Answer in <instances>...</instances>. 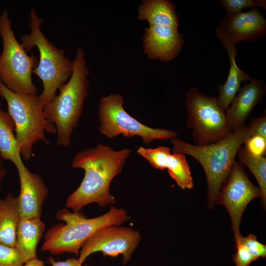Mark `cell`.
I'll return each instance as SVG.
<instances>
[{
    "mask_svg": "<svg viewBox=\"0 0 266 266\" xmlns=\"http://www.w3.org/2000/svg\"><path fill=\"white\" fill-rule=\"evenodd\" d=\"M131 153L127 148L115 150L101 143L77 152L71 166L83 169L85 174L79 186L67 197L66 207L79 212L92 203L101 207L115 203L116 200L110 193V185L114 177L122 172Z\"/></svg>",
    "mask_w": 266,
    "mask_h": 266,
    "instance_id": "6da1fadb",
    "label": "cell"
},
{
    "mask_svg": "<svg viewBox=\"0 0 266 266\" xmlns=\"http://www.w3.org/2000/svg\"><path fill=\"white\" fill-rule=\"evenodd\" d=\"M251 135V128L244 125L225 138L206 145L189 143L177 137L170 139L172 153L189 155L202 166L207 180V202L210 209L215 205L222 184L236 161L238 149Z\"/></svg>",
    "mask_w": 266,
    "mask_h": 266,
    "instance_id": "7a4b0ae2",
    "label": "cell"
},
{
    "mask_svg": "<svg viewBox=\"0 0 266 266\" xmlns=\"http://www.w3.org/2000/svg\"><path fill=\"white\" fill-rule=\"evenodd\" d=\"M72 64L70 77L59 89V94L43 109L45 117L56 128L57 144L63 147L70 144L71 136L83 113L90 86L88 78L90 72L82 48H77Z\"/></svg>",
    "mask_w": 266,
    "mask_h": 266,
    "instance_id": "3957f363",
    "label": "cell"
},
{
    "mask_svg": "<svg viewBox=\"0 0 266 266\" xmlns=\"http://www.w3.org/2000/svg\"><path fill=\"white\" fill-rule=\"evenodd\" d=\"M56 217L64 223L56 224L46 231L41 251L54 255L68 252L77 256L84 243L97 231L107 226L120 225L131 219L124 208L113 205L106 213L92 218L67 208L59 210Z\"/></svg>",
    "mask_w": 266,
    "mask_h": 266,
    "instance_id": "277c9868",
    "label": "cell"
},
{
    "mask_svg": "<svg viewBox=\"0 0 266 266\" xmlns=\"http://www.w3.org/2000/svg\"><path fill=\"white\" fill-rule=\"evenodd\" d=\"M29 19L31 32L21 36V44L27 52L35 47L38 50V63L33 73L42 81L43 90L39 96L44 107L70 77L72 61L63 49L53 44L44 34L41 30L42 19L33 8L30 10Z\"/></svg>",
    "mask_w": 266,
    "mask_h": 266,
    "instance_id": "5b68a950",
    "label": "cell"
},
{
    "mask_svg": "<svg viewBox=\"0 0 266 266\" xmlns=\"http://www.w3.org/2000/svg\"><path fill=\"white\" fill-rule=\"evenodd\" d=\"M0 96L5 100L8 113L14 122L21 157L29 161L34 156V145L39 141L49 145L45 133H56V128L45 117L39 95L15 93L0 80Z\"/></svg>",
    "mask_w": 266,
    "mask_h": 266,
    "instance_id": "8992f818",
    "label": "cell"
},
{
    "mask_svg": "<svg viewBox=\"0 0 266 266\" xmlns=\"http://www.w3.org/2000/svg\"><path fill=\"white\" fill-rule=\"evenodd\" d=\"M0 35L2 42L0 80L15 93L36 95L37 88L33 82L32 75L38 59L34 55H28L16 39L6 9L0 15Z\"/></svg>",
    "mask_w": 266,
    "mask_h": 266,
    "instance_id": "52a82bcc",
    "label": "cell"
},
{
    "mask_svg": "<svg viewBox=\"0 0 266 266\" xmlns=\"http://www.w3.org/2000/svg\"><path fill=\"white\" fill-rule=\"evenodd\" d=\"M187 127L192 130L197 145H206L220 140L232 133L226 111L219 105L217 97L208 96L193 87L186 93Z\"/></svg>",
    "mask_w": 266,
    "mask_h": 266,
    "instance_id": "ba28073f",
    "label": "cell"
},
{
    "mask_svg": "<svg viewBox=\"0 0 266 266\" xmlns=\"http://www.w3.org/2000/svg\"><path fill=\"white\" fill-rule=\"evenodd\" d=\"M124 100L119 93H112L100 98L98 116L99 131L108 138L120 134L126 137L139 136L145 144L155 139H168L177 137V132L148 127L129 114L124 108Z\"/></svg>",
    "mask_w": 266,
    "mask_h": 266,
    "instance_id": "9c48e42d",
    "label": "cell"
},
{
    "mask_svg": "<svg viewBox=\"0 0 266 266\" xmlns=\"http://www.w3.org/2000/svg\"><path fill=\"white\" fill-rule=\"evenodd\" d=\"M260 197L259 188L250 181L244 166L236 160L222 184L215 202V204L223 205L229 214L235 242L242 235L240 224L246 206L253 199Z\"/></svg>",
    "mask_w": 266,
    "mask_h": 266,
    "instance_id": "30bf717a",
    "label": "cell"
},
{
    "mask_svg": "<svg viewBox=\"0 0 266 266\" xmlns=\"http://www.w3.org/2000/svg\"><path fill=\"white\" fill-rule=\"evenodd\" d=\"M141 240L140 233L131 228L119 225L104 227L97 231L82 246L77 258L83 264L92 254L101 252L104 256H123L126 264Z\"/></svg>",
    "mask_w": 266,
    "mask_h": 266,
    "instance_id": "8fae6325",
    "label": "cell"
},
{
    "mask_svg": "<svg viewBox=\"0 0 266 266\" xmlns=\"http://www.w3.org/2000/svg\"><path fill=\"white\" fill-rule=\"evenodd\" d=\"M15 166L18 170L20 183V192L17 197L20 217L41 218L42 205L47 197L48 189L41 177L30 172L22 160Z\"/></svg>",
    "mask_w": 266,
    "mask_h": 266,
    "instance_id": "7c38bea8",
    "label": "cell"
},
{
    "mask_svg": "<svg viewBox=\"0 0 266 266\" xmlns=\"http://www.w3.org/2000/svg\"><path fill=\"white\" fill-rule=\"evenodd\" d=\"M144 53L151 60L167 62L175 58L184 44L178 28L168 26H149L142 38Z\"/></svg>",
    "mask_w": 266,
    "mask_h": 266,
    "instance_id": "4fadbf2b",
    "label": "cell"
},
{
    "mask_svg": "<svg viewBox=\"0 0 266 266\" xmlns=\"http://www.w3.org/2000/svg\"><path fill=\"white\" fill-rule=\"evenodd\" d=\"M137 152L154 168L167 169L170 176L182 189H191L194 187L185 155L171 153L169 147L163 146L155 148L140 147Z\"/></svg>",
    "mask_w": 266,
    "mask_h": 266,
    "instance_id": "5bb4252c",
    "label": "cell"
},
{
    "mask_svg": "<svg viewBox=\"0 0 266 266\" xmlns=\"http://www.w3.org/2000/svg\"><path fill=\"white\" fill-rule=\"evenodd\" d=\"M266 90L264 81L252 78L240 88L229 108L226 117L231 130L235 131L245 125L254 108L261 102Z\"/></svg>",
    "mask_w": 266,
    "mask_h": 266,
    "instance_id": "9a60e30c",
    "label": "cell"
},
{
    "mask_svg": "<svg viewBox=\"0 0 266 266\" xmlns=\"http://www.w3.org/2000/svg\"><path fill=\"white\" fill-rule=\"evenodd\" d=\"M219 27L230 34L235 44L241 41H250L264 35L266 32V20L255 7L246 12L226 15L221 20Z\"/></svg>",
    "mask_w": 266,
    "mask_h": 266,
    "instance_id": "2e32d148",
    "label": "cell"
},
{
    "mask_svg": "<svg viewBox=\"0 0 266 266\" xmlns=\"http://www.w3.org/2000/svg\"><path fill=\"white\" fill-rule=\"evenodd\" d=\"M215 33L225 48L230 60V69L227 79L223 84L218 86L217 97L220 107L226 111L236 96L242 82L250 81L252 77L242 71L237 66L236 61V48L230 34L223 29L218 27Z\"/></svg>",
    "mask_w": 266,
    "mask_h": 266,
    "instance_id": "e0dca14e",
    "label": "cell"
},
{
    "mask_svg": "<svg viewBox=\"0 0 266 266\" xmlns=\"http://www.w3.org/2000/svg\"><path fill=\"white\" fill-rule=\"evenodd\" d=\"M45 230V224L41 218H20L15 248L24 263L37 258L36 247Z\"/></svg>",
    "mask_w": 266,
    "mask_h": 266,
    "instance_id": "ac0fdd59",
    "label": "cell"
},
{
    "mask_svg": "<svg viewBox=\"0 0 266 266\" xmlns=\"http://www.w3.org/2000/svg\"><path fill=\"white\" fill-rule=\"evenodd\" d=\"M175 8L168 0H144L138 8L137 19L147 21L149 26L178 28L179 19Z\"/></svg>",
    "mask_w": 266,
    "mask_h": 266,
    "instance_id": "d6986e66",
    "label": "cell"
},
{
    "mask_svg": "<svg viewBox=\"0 0 266 266\" xmlns=\"http://www.w3.org/2000/svg\"><path fill=\"white\" fill-rule=\"evenodd\" d=\"M20 215L17 197L9 193L0 200V244L15 247Z\"/></svg>",
    "mask_w": 266,
    "mask_h": 266,
    "instance_id": "ffe728a7",
    "label": "cell"
},
{
    "mask_svg": "<svg viewBox=\"0 0 266 266\" xmlns=\"http://www.w3.org/2000/svg\"><path fill=\"white\" fill-rule=\"evenodd\" d=\"M15 129L13 119L8 112L1 109L0 102V156L3 160L10 161L14 165L22 160L14 133Z\"/></svg>",
    "mask_w": 266,
    "mask_h": 266,
    "instance_id": "44dd1931",
    "label": "cell"
},
{
    "mask_svg": "<svg viewBox=\"0 0 266 266\" xmlns=\"http://www.w3.org/2000/svg\"><path fill=\"white\" fill-rule=\"evenodd\" d=\"M236 156L244 166L248 167L256 178L261 193V205L266 207V158L256 156L249 153L244 147L238 149Z\"/></svg>",
    "mask_w": 266,
    "mask_h": 266,
    "instance_id": "7402d4cb",
    "label": "cell"
},
{
    "mask_svg": "<svg viewBox=\"0 0 266 266\" xmlns=\"http://www.w3.org/2000/svg\"><path fill=\"white\" fill-rule=\"evenodd\" d=\"M220 2L227 11V15L232 16L241 12L245 8L259 6L266 9V0H221Z\"/></svg>",
    "mask_w": 266,
    "mask_h": 266,
    "instance_id": "603a6c76",
    "label": "cell"
},
{
    "mask_svg": "<svg viewBox=\"0 0 266 266\" xmlns=\"http://www.w3.org/2000/svg\"><path fill=\"white\" fill-rule=\"evenodd\" d=\"M235 243V244L238 243L243 244L257 260L266 257V245L259 242L253 234L245 237L241 235Z\"/></svg>",
    "mask_w": 266,
    "mask_h": 266,
    "instance_id": "cb8c5ba5",
    "label": "cell"
},
{
    "mask_svg": "<svg viewBox=\"0 0 266 266\" xmlns=\"http://www.w3.org/2000/svg\"><path fill=\"white\" fill-rule=\"evenodd\" d=\"M24 262L15 247L0 244V266H22Z\"/></svg>",
    "mask_w": 266,
    "mask_h": 266,
    "instance_id": "d4e9b609",
    "label": "cell"
},
{
    "mask_svg": "<svg viewBox=\"0 0 266 266\" xmlns=\"http://www.w3.org/2000/svg\"><path fill=\"white\" fill-rule=\"evenodd\" d=\"M244 148L249 153L256 156H266V138L258 135H251L244 142Z\"/></svg>",
    "mask_w": 266,
    "mask_h": 266,
    "instance_id": "484cf974",
    "label": "cell"
},
{
    "mask_svg": "<svg viewBox=\"0 0 266 266\" xmlns=\"http://www.w3.org/2000/svg\"><path fill=\"white\" fill-rule=\"evenodd\" d=\"M235 248L236 252L232 257L235 266H249L257 260L243 244L238 243L235 244Z\"/></svg>",
    "mask_w": 266,
    "mask_h": 266,
    "instance_id": "4316f807",
    "label": "cell"
},
{
    "mask_svg": "<svg viewBox=\"0 0 266 266\" xmlns=\"http://www.w3.org/2000/svg\"><path fill=\"white\" fill-rule=\"evenodd\" d=\"M253 132V134L258 135L266 138V116L254 118L248 125Z\"/></svg>",
    "mask_w": 266,
    "mask_h": 266,
    "instance_id": "83f0119b",
    "label": "cell"
},
{
    "mask_svg": "<svg viewBox=\"0 0 266 266\" xmlns=\"http://www.w3.org/2000/svg\"><path fill=\"white\" fill-rule=\"evenodd\" d=\"M48 262L51 266H91L80 264L78 259L74 257L68 258L65 261H56L53 257H50L48 258Z\"/></svg>",
    "mask_w": 266,
    "mask_h": 266,
    "instance_id": "f1b7e54d",
    "label": "cell"
},
{
    "mask_svg": "<svg viewBox=\"0 0 266 266\" xmlns=\"http://www.w3.org/2000/svg\"><path fill=\"white\" fill-rule=\"evenodd\" d=\"M22 266H48L45 265L44 262L39 260L38 258H36L28 262H26L23 264Z\"/></svg>",
    "mask_w": 266,
    "mask_h": 266,
    "instance_id": "f546056e",
    "label": "cell"
},
{
    "mask_svg": "<svg viewBox=\"0 0 266 266\" xmlns=\"http://www.w3.org/2000/svg\"><path fill=\"white\" fill-rule=\"evenodd\" d=\"M7 170L2 167L0 168V187L1 186V181L3 178V177L6 174Z\"/></svg>",
    "mask_w": 266,
    "mask_h": 266,
    "instance_id": "4dcf8cb0",
    "label": "cell"
},
{
    "mask_svg": "<svg viewBox=\"0 0 266 266\" xmlns=\"http://www.w3.org/2000/svg\"><path fill=\"white\" fill-rule=\"evenodd\" d=\"M3 159L0 156V168L3 167Z\"/></svg>",
    "mask_w": 266,
    "mask_h": 266,
    "instance_id": "1f68e13d",
    "label": "cell"
}]
</instances>
